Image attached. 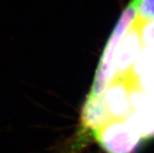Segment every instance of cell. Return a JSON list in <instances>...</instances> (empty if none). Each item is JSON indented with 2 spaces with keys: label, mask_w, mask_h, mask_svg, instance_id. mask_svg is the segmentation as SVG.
I'll use <instances>...</instances> for the list:
<instances>
[{
  "label": "cell",
  "mask_w": 154,
  "mask_h": 153,
  "mask_svg": "<svg viewBox=\"0 0 154 153\" xmlns=\"http://www.w3.org/2000/svg\"><path fill=\"white\" fill-rule=\"evenodd\" d=\"M135 24L138 30L144 47L154 49V21L142 20L137 18Z\"/></svg>",
  "instance_id": "52a82bcc"
},
{
  "label": "cell",
  "mask_w": 154,
  "mask_h": 153,
  "mask_svg": "<svg viewBox=\"0 0 154 153\" xmlns=\"http://www.w3.org/2000/svg\"><path fill=\"white\" fill-rule=\"evenodd\" d=\"M153 97H154V95H153Z\"/></svg>",
  "instance_id": "9c48e42d"
},
{
  "label": "cell",
  "mask_w": 154,
  "mask_h": 153,
  "mask_svg": "<svg viewBox=\"0 0 154 153\" xmlns=\"http://www.w3.org/2000/svg\"><path fill=\"white\" fill-rule=\"evenodd\" d=\"M112 120L104 105L103 96L88 95L84 103L80 116V129L77 134L75 145L82 144L84 138L92 136L94 132L100 129Z\"/></svg>",
  "instance_id": "3957f363"
},
{
  "label": "cell",
  "mask_w": 154,
  "mask_h": 153,
  "mask_svg": "<svg viewBox=\"0 0 154 153\" xmlns=\"http://www.w3.org/2000/svg\"><path fill=\"white\" fill-rule=\"evenodd\" d=\"M142 139L154 136V113L132 112L125 119Z\"/></svg>",
  "instance_id": "8992f818"
},
{
  "label": "cell",
  "mask_w": 154,
  "mask_h": 153,
  "mask_svg": "<svg viewBox=\"0 0 154 153\" xmlns=\"http://www.w3.org/2000/svg\"><path fill=\"white\" fill-rule=\"evenodd\" d=\"M137 19V9L134 0H130L128 7L124 9L112 32L107 44L103 49L102 57L98 64L95 77L89 95L102 96L105 90L116 79V55L121 41L134 24Z\"/></svg>",
  "instance_id": "6da1fadb"
},
{
  "label": "cell",
  "mask_w": 154,
  "mask_h": 153,
  "mask_svg": "<svg viewBox=\"0 0 154 153\" xmlns=\"http://www.w3.org/2000/svg\"><path fill=\"white\" fill-rule=\"evenodd\" d=\"M134 2L137 19L154 21V0H134Z\"/></svg>",
  "instance_id": "ba28073f"
},
{
  "label": "cell",
  "mask_w": 154,
  "mask_h": 153,
  "mask_svg": "<svg viewBox=\"0 0 154 153\" xmlns=\"http://www.w3.org/2000/svg\"><path fill=\"white\" fill-rule=\"evenodd\" d=\"M143 48L140 35L134 22L124 36L116 55V78H127L137 55Z\"/></svg>",
  "instance_id": "5b68a950"
},
{
  "label": "cell",
  "mask_w": 154,
  "mask_h": 153,
  "mask_svg": "<svg viewBox=\"0 0 154 153\" xmlns=\"http://www.w3.org/2000/svg\"><path fill=\"white\" fill-rule=\"evenodd\" d=\"M92 137L106 153H134L142 140L125 119H112Z\"/></svg>",
  "instance_id": "7a4b0ae2"
},
{
  "label": "cell",
  "mask_w": 154,
  "mask_h": 153,
  "mask_svg": "<svg viewBox=\"0 0 154 153\" xmlns=\"http://www.w3.org/2000/svg\"><path fill=\"white\" fill-rule=\"evenodd\" d=\"M130 86L127 78H116L102 95L112 119H127L132 113Z\"/></svg>",
  "instance_id": "277c9868"
}]
</instances>
